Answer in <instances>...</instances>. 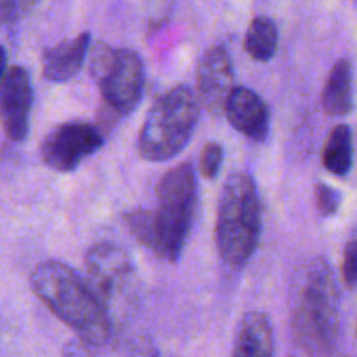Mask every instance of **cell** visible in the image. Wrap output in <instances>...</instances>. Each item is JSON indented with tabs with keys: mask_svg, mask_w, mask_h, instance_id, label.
Masks as SVG:
<instances>
[{
	"mask_svg": "<svg viewBox=\"0 0 357 357\" xmlns=\"http://www.w3.org/2000/svg\"><path fill=\"white\" fill-rule=\"evenodd\" d=\"M20 16V0H0V23H9Z\"/></svg>",
	"mask_w": 357,
	"mask_h": 357,
	"instance_id": "cell-20",
	"label": "cell"
},
{
	"mask_svg": "<svg viewBox=\"0 0 357 357\" xmlns=\"http://www.w3.org/2000/svg\"><path fill=\"white\" fill-rule=\"evenodd\" d=\"M222 164H223V146L216 142L206 143L204 149H202L201 152V162H199L202 176L208 178V180H215V178L220 174Z\"/></svg>",
	"mask_w": 357,
	"mask_h": 357,
	"instance_id": "cell-17",
	"label": "cell"
},
{
	"mask_svg": "<svg viewBox=\"0 0 357 357\" xmlns=\"http://www.w3.org/2000/svg\"><path fill=\"white\" fill-rule=\"evenodd\" d=\"M354 107V73L349 59H338L323 89V108L331 117H345Z\"/></svg>",
	"mask_w": 357,
	"mask_h": 357,
	"instance_id": "cell-14",
	"label": "cell"
},
{
	"mask_svg": "<svg viewBox=\"0 0 357 357\" xmlns=\"http://www.w3.org/2000/svg\"><path fill=\"white\" fill-rule=\"evenodd\" d=\"M232 59L222 45L209 47L202 56L197 70V87L202 105L211 114H225L227 101L234 91Z\"/></svg>",
	"mask_w": 357,
	"mask_h": 357,
	"instance_id": "cell-10",
	"label": "cell"
},
{
	"mask_svg": "<svg viewBox=\"0 0 357 357\" xmlns=\"http://www.w3.org/2000/svg\"><path fill=\"white\" fill-rule=\"evenodd\" d=\"M91 45V33L84 31L75 38L63 40L45 49L42 56V75L51 82H68L80 72Z\"/></svg>",
	"mask_w": 357,
	"mask_h": 357,
	"instance_id": "cell-12",
	"label": "cell"
},
{
	"mask_svg": "<svg viewBox=\"0 0 357 357\" xmlns=\"http://www.w3.org/2000/svg\"><path fill=\"white\" fill-rule=\"evenodd\" d=\"M33 87L23 66H13L0 80V124L10 142H23L30 132Z\"/></svg>",
	"mask_w": 357,
	"mask_h": 357,
	"instance_id": "cell-9",
	"label": "cell"
},
{
	"mask_svg": "<svg viewBox=\"0 0 357 357\" xmlns=\"http://www.w3.org/2000/svg\"><path fill=\"white\" fill-rule=\"evenodd\" d=\"M232 354L237 357H268L274 354V331L265 314L248 312L243 317Z\"/></svg>",
	"mask_w": 357,
	"mask_h": 357,
	"instance_id": "cell-13",
	"label": "cell"
},
{
	"mask_svg": "<svg viewBox=\"0 0 357 357\" xmlns=\"http://www.w3.org/2000/svg\"><path fill=\"white\" fill-rule=\"evenodd\" d=\"M338 300L330 265L324 260L307 265L293 302V330L310 354H330L337 347Z\"/></svg>",
	"mask_w": 357,
	"mask_h": 357,
	"instance_id": "cell-2",
	"label": "cell"
},
{
	"mask_svg": "<svg viewBox=\"0 0 357 357\" xmlns=\"http://www.w3.org/2000/svg\"><path fill=\"white\" fill-rule=\"evenodd\" d=\"M230 126L246 138L261 143L271 131V110L255 91L248 87H234L225 107Z\"/></svg>",
	"mask_w": 357,
	"mask_h": 357,
	"instance_id": "cell-11",
	"label": "cell"
},
{
	"mask_svg": "<svg viewBox=\"0 0 357 357\" xmlns=\"http://www.w3.org/2000/svg\"><path fill=\"white\" fill-rule=\"evenodd\" d=\"M197 202V174L194 164L173 167L157 185V209L152 211V251L162 260L176 264L194 222Z\"/></svg>",
	"mask_w": 357,
	"mask_h": 357,
	"instance_id": "cell-4",
	"label": "cell"
},
{
	"mask_svg": "<svg viewBox=\"0 0 357 357\" xmlns=\"http://www.w3.org/2000/svg\"><path fill=\"white\" fill-rule=\"evenodd\" d=\"M89 70L112 110L126 115L139 103L145 86V66L135 51L96 44L91 52Z\"/></svg>",
	"mask_w": 357,
	"mask_h": 357,
	"instance_id": "cell-6",
	"label": "cell"
},
{
	"mask_svg": "<svg viewBox=\"0 0 357 357\" xmlns=\"http://www.w3.org/2000/svg\"><path fill=\"white\" fill-rule=\"evenodd\" d=\"M342 275H344L347 288L357 289V239L349 241L347 246H345Z\"/></svg>",
	"mask_w": 357,
	"mask_h": 357,
	"instance_id": "cell-19",
	"label": "cell"
},
{
	"mask_svg": "<svg viewBox=\"0 0 357 357\" xmlns=\"http://www.w3.org/2000/svg\"><path fill=\"white\" fill-rule=\"evenodd\" d=\"M354 162L352 131L347 124H338L331 129L323 149V164L335 176H347Z\"/></svg>",
	"mask_w": 357,
	"mask_h": 357,
	"instance_id": "cell-15",
	"label": "cell"
},
{
	"mask_svg": "<svg viewBox=\"0 0 357 357\" xmlns=\"http://www.w3.org/2000/svg\"><path fill=\"white\" fill-rule=\"evenodd\" d=\"M215 236L220 258L232 268L244 267L257 251L261 236V204L250 174L236 173L223 185Z\"/></svg>",
	"mask_w": 357,
	"mask_h": 357,
	"instance_id": "cell-3",
	"label": "cell"
},
{
	"mask_svg": "<svg viewBox=\"0 0 357 357\" xmlns=\"http://www.w3.org/2000/svg\"><path fill=\"white\" fill-rule=\"evenodd\" d=\"M103 146V136L89 122H65L56 126L40 145L45 166L59 173H72L84 159Z\"/></svg>",
	"mask_w": 357,
	"mask_h": 357,
	"instance_id": "cell-7",
	"label": "cell"
},
{
	"mask_svg": "<svg viewBox=\"0 0 357 357\" xmlns=\"http://www.w3.org/2000/svg\"><path fill=\"white\" fill-rule=\"evenodd\" d=\"M6 68H7V51L3 45H0V80L3 79L6 75Z\"/></svg>",
	"mask_w": 357,
	"mask_h": 357,
	"instance_id": "cell-21",
	"label": "cell"
},
{
	"mask_svg": "<svg viewBox=\"0 0 357 357\" xmlns=\"http://www.w3.org/2000/svg\"><path fill=\"white\" fill-rule=\"evenodd\" d=\"M279 31L274 21L258 16L251 21L244 38V49L255 61H271L278 51Z\"/></svg>",
	"mask_w": 357,
	"mask_h": 357,
	"instance_id": "cell-16",
	"label": "cell"
},
{
	"mask_svg": "<svg viewBox=\"0 0 357 357\" xmlns=\"http://www.w3.org/2000/svg\"><path fill=\"white\" fill-rule=\"evenodd\" d=\"M86 271L91 288L107 307L119 303V298H124L136 279L131 258L115 244L105 243L91 248L86 257Z\"/></svg>",
	"mask_w": 357,
	"mask_h": 357,
	"instance_id": "cell-8",
	"label": "cell"
},
{
	"mask_svg": "<svg viewBox=\"0 0 357 357\" xmlns=\"http://www.w3.org/2000/svg\"><path fill=\"white\" fill-rule=\"evenodd\" d=\"M314 194H316L317 213H319L321 216L328 218V216L337 215L342 204V195L337 188L330 187V185L326 183H317Z\"/></svg>",
	"mask_w": 357,
	"mask_h": 357,
	"instance_id": "cell-18",
	"label": "cell"
},
{
	"mask_svg": "<svg viewBox=\"0 0 357 357\" xmlns=\"http://www.w3.org/2000/svg\"><path fill=\"white\" fill-rule=\"evenodd\" d=\"M199 101L190 87L178 86L153 103L139 132V155L150 162L174 159L197 128Z\"/></svg>",
	"mask_w": 357,
	"mask_h": 357,
	"instance_id": "cell-5",
	"label": "cell"
},
{
	"mask_svg": "<svg viewBox=\"0 0 357 357\" xmlns=\"http://www.w3.org/2000/svg\"><path fill=\"white\" fill-rule=\"evenodd\" d=\"M40 2V0H20V10H21V16H23L24 13H28L30 9H33L37 3Z\"/></svg>",
	"mask_w": 357,
	"mask_h": 357,
	"instance_id": "cell-22",
	"label": "cell"
},
{
	"mask_svg": "<svg viewBox=\"0 0 357 357\" xmlns=\"http://www.w3.org/2000/svg\"><path fill=\"white\" fill-rule=\"evenodd\" d=\"M31 289L58 319L87 345L107 344L114 319L103 300L79 274L58 260L42 261L31 272Z\"/></svg>",
	"mask_w": 357,
	"mask_h": 357,
	"instance_id": "cell-1",
	"label": "cell"
}]
</instances>
